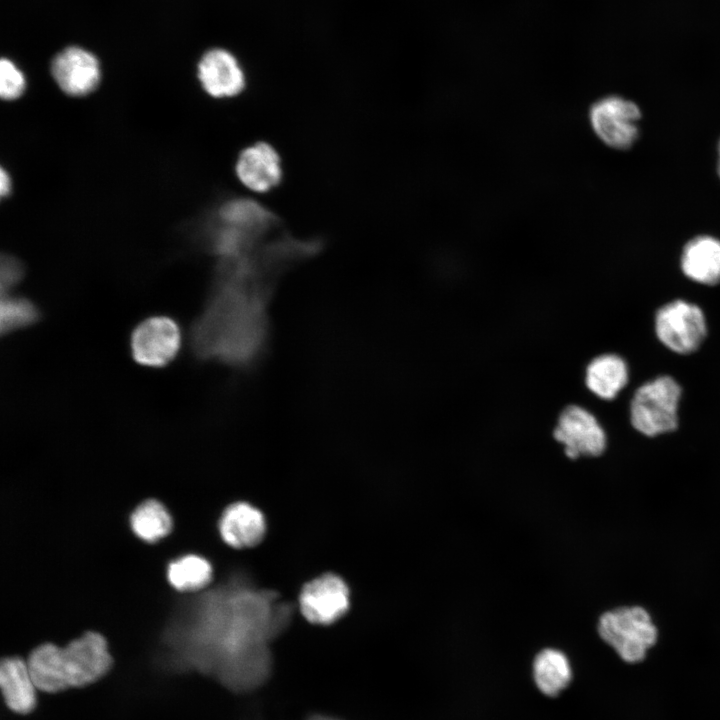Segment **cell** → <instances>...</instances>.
Returning a JSON list of instances; mask_svg holds the SVG:
<instances>
[{"label":"cell","instance_id":"obj_7","mask_svg":"<svg viewBox=\"0 0 720 720\" xmlns=\"http://www.w3.org/2000/svg\"><path fill=\"white\" fill-rule=\"evenodd\" d=\"M178 323L169 316L156 315L142 320L130 336V352L138 364L161 368L173 361L181 347Z\"/></svg>","mask_w":720,"mask_h":720},{"label":"cell","instance_id":"obj_23","mask_svg":"<svg viewBox=\"0 0 720 720\" xmlns=\"http://www.w3.org/2000/svg\"><path fill=\"white\" fill-rule=\"evenodd\" d=\"M23 269L14 258L3 257L1 262V293H10L11 289L21 280Z\"/></svg>","mask_w":720,"mask_h":720},{"label":"cell","instance_id":"obj_12","mask_svg":"<svg viewBox=\"0 0 720 720\" xmlns=\"http://www.w3.org/2000/svg\"><path fill=\"white\" fill-rule=\"evenodd\" d=\"M197 76L206 93L215 98L236 96L246 85L237 59L221 48L210 49L202 55L197 65Z\"/></svg>","mask_w":720,"mask_h":720},{"label":"cell","instance_id":"obj_5","mask_svg":"<svg viewBox=\"0 0 720 720\" xmlns=\"http://www.w3.org/2000/svg\"><path fill=\"white\" fill-rule=\"evenodd\" d=\"M679 384L670 376H660L640 386L630 405L633 427L648 437L674 431L678 427Z\"/></svg>","mask_w":720,"mask_h":720},{"label":"cell","instance_id":"obj_21","mask_svg":"<svg viewBox=\"0 0 720 720\" xmlns=\"http://www.w3.org/2000/svg\"><path fill=\"white\" fill-rule=\"evenodd\" d=\"M40 318L38 307L28 298L2 294L0 328L2 334L29 327Z\"/></svg>","mask_w":720,"mask_h":720},{"label":"cell","instance_id":"obj_16","mask_svg":"<svg viewBox=\"0 0 720 720\" xmlns=\"http://www.w3.org/2000/svg\"><path fill=\"white\" fill-rule=\"evenodd\" d=\"M683 273L691 280L715 285L720 282V241L699 236L689 241L681 256Z\"/></svg>","mask_w":720,"mask_h":720},{"label":"cell","instance_id":"obj_6","mask_svg":"<svg viewBox=\"0 0 720 720\" xmlns=\"http://www.w3.org/2000/svg\"><path fill=\"white\" fill-rule=\"evenodd\" d=\"M552 438L570 460L600 456L607 447L605 430L596 416L578 404H568L560 411Z\"/></svg>","mask_w":720,"mask_h":720},{"label":"cell","instance_id":"obj_2","mask_svg":"<svg viewBox=\"0 0 720 720\" xmlns=\"http://www.w3.org/2000/svg\"><path fill=\"white\" fill-rule=\"evenodd\" d=\"M27 664L37 689L53 694L96 683L111 670L113 658L106 639L89 631L65 647L53 643L37 646Z\"/></svg>","mask_w":720,"mask_h":720},{"label":"cell","instance_id":"obj_13","mask_svg":"<svg viewBox=\"0 0 720 720\" xmlns=\"http://www.w3.org/2000/svg\"><path fill=\"white\" fill-rule=\"evenodd\" d=\"M236 174L242 184L256 192H267L282 178L281 161L277 151L268 143H255L238 156Z\"/></svg>","mask_w":720,"mask_h":720},{"label":"cell","instance_id":"obj_4","mask_svg":"<svg viewBox=\"0 0 720 720\" xmlns=\"http://www.w3.org/2000/svg\"><path fill=\"white\" fill-rule=\"evenodd\" d=\"M598 633L628 663L642 661L658 637L649 612L641 606L606 611L599 618Z\"/></svg>","mask_w":720,"mask_h":720},{"label":"cell","instance_id":"obj_3","mask_svg":"<svg viewBox=\"0 0 720 720\" xmlns=\"http://www.w3.org/2000/svg\"><path fill=\"white\" fill-rule=\"evenodd\" d=\"M280 229V219L270 209L250 198L233 197L217 207L207 232V242L219 260L228 259Z\"/></svg>","mask_w":720,"mask_h":720},{"label":"cell","instance_id":"obj_17","mask_svg":"<svg viewBox=\"0 0 720 720\" xmlns=\"http://www.w3.org/2000/svg\"><path fill=\"white\" fill-rule=\"evenodd\" d=\"M627 382L628 367L625 361L616 354L598 355L586 365L585 386L600 399H614Z\"/></svg>","mask_w":720,"mask_h":720},{"label":"cell","instance_id":"obj_15","mask_svg":"<svg viewBox=\"0 0 720 720\" xmlns=\"http://www.w3.org/2000/svg\"><path fill=\"white\" fill-rule=\"evenodd\" d=\"M266 523L263 514L246 502L229 505L219 520V532L224 542L234 548H249L264 537Z\"/></svg>","mask_w":720,"mask_h":720},{"label":"cell","instance_id":"obj_8","mask_svg":"<svg viewBox=\"0 0 720 720\" xmlns=\"http://www.w3.org/2000/svg\"><path fill=\"white\" fill-rule=\"evenodd\" d=\"M655 331L660 342L679 354L698 349L706 332L703 311L695 304L675 300L662 306L656 313Z\"/></svg>","mask_w":720,"mask_h":720},{"label":"cell","instance_id":"obj_1","mask_svg":"<svg viewBox=\"0 0 720 720\" xmlns=\"http://www.w3.org/2000/svg\"><path fill=\"white\" fill-rule=\"evenodd\" d=\"M289 617V607L271 592L231 581L167 628L158 665L167 673L210 677L236 694L254 692L271 676L269 644Z\"/></svg>","mask_w":720,"mask_h":720},{"label":"cell","instance_id":"obj_24","mask_svg":"<svg viewBox=\"0 0 720 720\" xmlns=\"http://www.w3.org/2000/svg\"><path fill=\"white\" fill-rule=\"evenodd\" d=\"M11 178L9 174L4 170V168L1 169L0 174V192L2 196H6L11 191Z\"/></svg>","mask_w":720,"mask_h":720},{"label":"cell","instance_id":"obj_11","mask_svg":"<svg viewBox=\"0 0 720 720\" xmlns=\"http://www.w3.org/2000/svg\"><path fill=\"white\" fill-rule=\"evenodd\" d=\"M50 72L65 94L77 97L91 93L101 79L97 57L87 49L75 45L65 47L53 57Z\"/></svg>","mask_w":720,"mask_h":720},{"label":"cell","instance_id":"obj_19","mask_svg":"<svg viewBox=\"0 0 720 720\" xmlns=\"http://www.w3.org/2000/svg\"><path fill=\"white\" fill-rule=\"evenodd\" d=\"M130 525L139 538L147 542H155L170 532L172 518L160 502L150 499L133 511Z\"/></svg>","mask_w":720,"mask_h":720},{"label":"cell","instance_id":"obj_10","mask_svg":"<svg viewBox=\"0 0 720 720\" xmlns=\"http://www.w3.org/2000/svg\"><path fill=\"white\" fill-rule=\"evenodd\" d=\"M350 595L346 583L337 575L325 574L307 583L299 596L303 616L311 623L329 625L349 609Z\"/></svg>","mask_w":720,"mask_h":720},{"label":"cell","instance_id":"obj_14","mask_svg":"<svg viewBox=\"0 0 720 720\" xmlns=\"http://www.w3.org/2000/svg\"><path fill=\"white\" fill-rule=\"evenodd\" d=\"M0 688L6 707L13 713L27 715L37 706V687L27 661L8 656L0 663Z\"/></svg>","mask_w":720,"mask_h":720},{"label":"cell","instance_id":"obj_9","mask_svg":"<svg viewBox=\"0 0 720 720\" xmlns=\"http://www.w3.org/2000/svg\"><path fill=\"white\" fill-rule=\"evenodd\" d=\"M641 112L632 101L619 96H606L594 102L589 121L594 133L607 146L627 149L638 137Z\"/></svg>","mask_w":720,"mask_h":720},{"label":"cell","instance_id":"obj_26","mask_svg":"<svg viewBox=\"0 0 720 720\" xmlns=\"http://www.w3.org/2000/svg\"><path fill=\"white\" fill-rule=\"evenodd\" d=\"M718 155H719V158H718V173H719V176H720V141H719V146H718Z\"/></svg>","mask_w":720,"mask_h":720},{"label":"cell","instance_id":"obj_22","mask_svg":"<svg viewBox=\"0 0 720 720\" xmlns=\"http://www.w3.org/2000/svg\"><path fill=\"white\" fill-rule=\"evenodd\" d=\"M26 87L23 72L8 58L0 62V95L5 100H15L20 97Z\"/></svg>","mask_w":720,"mask_h":720},{"label":"cell","instance_id":"obj_25","mask_svg":"<svg viewBox=\"0 0 720 720\" xmlns=\"http://www.w3.org/2000/svg\"><path fill=\"white\" fill-rule=\"evenodd\" d=\"M305 720H342L337 717L326 715L322 713H314L309 715Z\"/></svg>","mask_w":720,"mask_h":720},{"label":"cell","instance_id":"obj_20","mask_svg":"<svg viewBox=\"0 0 720 720\" xmlns=\"http://www.w3.org/2000/svg\"><path fill=\"white\" fill-rule=\"evenodd\" d=\"M170 584L179 591H195L212 578V567L203 557L188 554L172 561L167 569Z\"/></svg>","mask_w":720,"mask_h":720},{"label":"cell","instance_id":"obj_18","mask_svg":"<svg viewBox=\"0 0 720 720\" xmlns=\"http://www.w3.org/2000/svg\"><path fill=\"white\" fill-rule=\"evenodd\" d=\"M532 672L537 688L550 697L560 694L572 679V669L567 656L553 648L543 649L536 655Z\"/></svg>","mask_w":720,"mask_h":720}]
</instances>
